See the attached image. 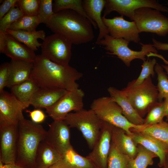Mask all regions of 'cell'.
<instances>
[{"mask_svg": "<svg viewBox=\"0 0 168 168\" xmlns=\"http://www.w3.org/2000/svg\"><path fill=\"white\" fill-rule=\"evenodd\" d=\"M31 79L41 88L64 89L71 91L79 88L76 82L83 74L68 65L58 64L41 54L36 55Z\"/></svg>", "mask_w": 168, "mask_h": 168, "instance_id": "cell-1", "label": "cell"}, {"mask_svg": "<svg viewBox=\"0 0 168 168\" xmlns=\"http://www.w3.org/2000/svg\"><path fill=\"white\" fill-rule=\"evenodd\" d=\"M46 25L54 33L62 35L74 44H86L95 38L90 21L72 10L54 13Z\"/></svg>", "mask_w": 168, "mask_h": 168, "instance_id": "cell-2", "label": "cell"}, {"mask_svg": "<svg viewBox=\"0 0 168 168\" xmlns=\"http://www.w3.org/2000/svg\"><path fill=\"white\" fill-rule=\"evenodd\" d=\"M18 138L16 163L36 168L35 158L40 142L44 139L46 131L42 125L22 119L18 124Z\"/></svg>", "mask_w": 168, "mask_h": 168, "instance_id": "cell-3", "label": "cell"}, {"mask_svg": "<svg viewBox=\"0 0 168 168\" xmlns=\"http://www.w3.org/2000/svg\"><path fill=\"white\" fill-rule=\"evenodd\" d=\"M90 107L102 121L122 129L129 135L132 133L131 129L142 126L130 123L123 115L121 108L110 96H103L94 100Z\"/></svg>", "mask_w": 168, "mask_h": 168, "instance_id": "cell-4", "label": "cell"}, {"mask_svg": "<svg viewBox=\"0 0 168 168\" xmlns=\"http://www.w3.org/2000/svg\"><path fill=\"white\" fill-rule=\"evenodd\" d=\"M122 90L142 117L158 102V91L152 82L151 76L139 85L134 86L132 82H130Z\"/></svg>", "mask_w": 168, "mask_h": 168, "instance_id": "cell-5", "label": "cell"}, {"mask_svg": "<svg viewBox=\"0 0 168 168\" xmlns=\"http://www.w3.org/2000/svg\"><path fill=\"white\" fill-rule=\"evenodd\" d=\"M64 120L70 128L82 133L89 147L92 149L100 134L102 122L91 109L70 112Z\"/></svg>", "mask_w": 168, "mask_h": 168, "instance_id": "cell-6", "label": "cell"}, {"mask_svg": "<svg viewBox=\"0 0 168 168\" xmlns=\"http://www.w3.org/2000/svg\"><path fill=\"white\" fill-rule=\"evenodd\" d=\"M129 42L123 38H114L108 34L103 39L96 40V44L104 46V49L108 51L107 53L116 55L128 67L130 66L131 62L134 59H140L144 61L146 60L145 56L150 52L157 53V50L150 44L140 43L141 50H133L128 47Z\"/></svg>", "mask_w": 168, "mask_h": 168, "instance_id": "cell-7", "label": "cell"}, {"mask_svg": "<svg viewBox=\"0 0 168 168\" xmlns=\"http://www.w3.org/2000/svg\"><path fill=\"white\" fill-rule=\"evenodd\" d=\"M139 33L151 32L164 37L168 34V18L157 10L148 7L136 10L133 21Z\"/></svg>", "mask_w": 168, "mask_h": 168, "instance_id": "cell-8", "label": "cell"}, {"mask_svg": "<svg viewBox=\"0 0 168 168\" xmlns=\"http://www.w3.org/2000/svg\"><path fill=\"white\" fill-rule=\"evenodd\" d=\"M72 43L62 35L54 33L46 37L42 43L41 54L55 63L68 65Z\"/></svg>", "mask_w": 168, "mask_h": 168, "instance_id": "cell-9", "label": "cell"}, {"mask_svg": "<svg viewBox=\"0 0 168 168\" xmlns=\"http://www.w3.org/2000/svg\"><path fill=\"white\" fill-rule=\"evenodd\" d=\"M104 14L105 17L113 11L125 16L133 21L135 12L144 7H150L160 12H168V7L156 0H106Z\"/></svg>", "mask_w": 168, "mask_h": 168, "instance_id": "cell-10", "label": "cell"}, {"mask_svg": "<svg viewBox=\"0 0 168 168\" xmlns=\"http://www.w3.org/2000/svg\"><path fill=\"white\" fill-rule=\"evenodd\" d=\"M85 94L80 89L67 91L54 105L46 110L48 115L54 120H64L70 112L83 109Z\"/></svg>", "mask_w": 168, "mask_h": 168, "instance_id": "cell-11", "label": "cell"}, {"mask_svg": "<svg viewBox=\"0 0 168 168\" xmlns=\"http://www.w3.org/2000/svg\"><path fill=\"white\" fill-rule=\"evenodd\" d=\"M18 138V124H0V160L4 164L16 163Z\"/></svg>", "mask_w": 168, "mask_h": 168, "instance_id": "cell-12", "label": "cell"}, {"mask_svg": "<svg viewBox=\"0 0 168 168\" xmlns=\"http://www.w3.org/2000/svg\"><path fill=\"white\" fill-rule=\"evenodd\" d=\"M113 125L102 122L99 135L92 150L86 156L97 168H107L111 142Z\"/></svg>", "mask_w": 168, "mask_h": 168, "instance_id": "cell-13", "label": "cell"}, {"mask_svg": "<svg viewBox=\"0 0 168 168\" xmlns=\"http://www.w3.org/2000/svg\"><path fill=\"white\" fill-rule=\"evenodd\" d=\"M123 16H116L109 19L103 16L102 19L111 37L138 43L140 40L139 33L135 23L126 20Z\"/></svg>", "mask_w": 168, "mask_h": 168, "instance_id": "cell-14", "label": "cell"}, {"mask_svg": "<svg viewBox=\"0 0 168 168\" xmlns=\"http://www.w3.org/2000/svg\"><path fill=\"white\" fill-rule=\"evenodd\" d=\"M70 128L64 120H54L46 132L44 140L62 155L72 147Z\"/></svg>", "mask_w": 168, "mask_h": 168, "instance_id": "cell-15", "label": "cell"}, {"mask_svg": "<svg viewBox=\"0 0 168 168\" xmlns=\"http://www.w3.org/2000/svg\"><path fill=\"white\" fill-rule=\"evenodd\" d=\"M24 105L11 93H0V124H18L24 118Z\"/></svg>", "mask_w": 168, "mask_h": 168, "instance_id": "cell-16", "label": "cell"}, {"mask_svg": "<svg viewBox=\"0 0 168 168\" xmlns=\"http://www.w3.org/2000/svg\"><path fill=\"white\" fill-rule=\"evenodd\" d=\"M4 37L5 45L3 54L11 60L34 62L36 57L34 51L7 33H4Z\"/></svg>", "mask_w": 168, "mask_h": 168, "instance_id": "cell-17", "label": "cell"}, {"mask_svg": "<svg viewBox=\"0 0 168 168\" xmlns=\"http://www.w3.org/2000/svg\"><path fill=\"white\" fill-rule=\"evenodd\" d=\"M107 91L110 96L121 108L123 115L130 123L137 126L143 124L144 119L134 109L122 90L110 86Z\"/></svg>", "mask_w": 168, "mask_h": 168, "instance_id": "cell-18", "label": "cell"}, {"mask_svg": "<svg viewBox=\"0 0 168 168\" xmlns=\"http://www.w3.org/2000/svg\"><path fill=\"white\" fill-rule=\"evenodd\" d=\"M131 131L132 133L129 136L135 144L141 145L155 154L159 158V166H163L168 153V147L149 136L139 132Z\"/></svg>", "mask_w": 168, "mask_h": 168, "instance_id": "cell-19", "label": "cell"}, {"mask_svg": "<svg viewBox=\"0 0 168 168\" xmlns=\"http://www.w3.org/2000/svg\"><path fill=\"white\" fill-rule=\"evenodd\" d=\"M33 62L11 60L9 63V78L7 87L12 86L30 79Z\"/></svg>", "mask_w": 168, "mask_h": 168, "instance_id": "cell-20", "label": "cell"}, {"mask_svg": "<svg viewBox=\"0 0 168 168\" xmlns=\"http://www.w3.org/2000/svg\"><path fill=\"white\" fill-rule=\"evenodd\" d=\"M67 91L62 89L40 88L34 94L30 105L36 109H46L54 105Z\"/></svg>", "mask_w": 168, "mask_h": 168, "instance_id": "cell-21", "label": "cell"}, {"mask_svg": "<svg viewBox=\"0 0 168 168\" xmlns=\"http://www.w3.org/2000/svg\"><path fill=\"white\" fill-rule=\"evenodd\" d=\"M106 2L105 0H83L86 12L90 18L96 23L99 28V33L96 40L103 39L109 34L101 16V12L105 7Z\"/></svg>", "mask_w": 168, "mask_h": 168, "instance_id": "cell-22", "label": "cell"}, {"mask_svg": "<svg viewBox=\"0 0 168 168\" xmlns=\"http://www.w3.org/2000/svg\"><path fill=\"white\" fill-rule=\"evenodd\" d=\"M62 158V155L44 139L40 143L36 152V168H49Z\"/></svg>", "mask_w": 168, "mask_h": 168, "instance_id": "cell-23", "label": "cell"}, {"mask_svg": "<svg viewBox=\"0 0 168 168\" xmlns=\"http://www.w3.org/2000/svg\"><path fill=\"white\" fill-rule=\"evenodd\" d=\"M111 142L122 152L132 159L136 156L137 145L132 138L123 130L113 126Z\"/></svg>", "mask_w": 168, "mask_h": 168, "instance_id": "cell-24", "label": "cell"}, {"mask_svg": "<svg viewBox=\"0 0 168 168\" xmlns=\"http://www.w3.org/2000/svg\"><path fill=\"white\" fill-rule=\"evenodd\" d=\"M6 33L12 35L19 42L24 43L34 51L37 50L42 45V43L38 41V39L44 40L46 37L45 33L42 30L31 32L8 29Z\"/></svg>", "mask_w": 168, "mask_h": 168, "instance_id": "cell-25", "label": "cell"}, {"mask_svg": "<svg viewBox=\"0 0 168 168\" xmlns=\"http://www.w3.org/2000/svg\"><path fill=\"white\" fill-rule=\"evenodd\" d=\"M11 88L12 94L25 106L26 108L30 105L32 96L40 88L31 79Z\"/></svg>", "mask_w": 168, "mask_h": 168, "instance_id": "cell-26", "label": "cell"}, {"mask_svg": "<svg viewBox=\"0 0 168 168\" xmlns=\"http://www.w3.org/2000/svg\"><path fill=\"white\" fill-rule=\"evenodd\" d=\"M130 131L139 132L150 136L168 147V122L164 120L157 124Z\"/></svg>", "mask_w": 168, "mask_h": 168, "instance_id": "cell-27", "label": "cell"}, {"mask_svg": "<svg viewBox=\"0 0 168 168\" xmlns=\"http://www.w3.org/2000/svg\"><path fill=\"white\" fill-rule=\"evenodd\" d=\"M54 1L53 9L54 13L64 10H73L89 20L95 29L97 28L96 23L90 18L86 12L82 0H55Z\"/></svg>", "mask_w": 168, "mask_h": 168, "instance_id": "cell-28", "label": "cell"}, {"mask_svg": "<svg viewBox=\"0 0 168 168\" xmlns=\"http://www.w3.org/2000/svg\"><path fill=\"white\" fill-rule=\"evenodd\" d=\"M62 156L70 168H97L90 159L79 155L73 147L66 152Z\"/></svg>", "mask_w": 168, "mask_h": 168, "instance_id": "cell-29", "label": "cell"}, {"mask_svg": "<svg viewBox=\"0 0 168 168\" xmlns=\"http://www.w3.org/2000/svg\"><path fill=\"white\" fill-rule=\"evenodd\" d=\"M138 151L135 157L130 159L128 168H146L153 163V158L157 156L140 145H138Z\"/></svg>", "mask_w": 168, "mask_h": 168, "instance_id": "cell-30", "label": "cell"}, {"mask_svg": "<svg viewBox=\"0 0 168 168\" xmlns=\"http://www.w3.org/2000/svg\"><path fill=\"white\" fill-rule=\"evenodd\" d=\"M130 159L111 142L107 159V168H128Z\"/></svg>", "mask_w": 168, "mask_h": 168, "instance_id": "cell-31", "label": "cell"}, {"mask_svg": "<svg viewBox=\"0 0 168 168\" xmlns=\"http://www.w3.org/2000/svg\"><path fill=\"white\" fill-rule=\"evenodd\" d=\"M37 16H30L23 15L12 24L9 29L15 30L34 31L40 24Z\"/></svg>", "mask_w": 168, "mask_h": 168, "instance_id": "cell-32", "label": "cell"}, {"mask_svg": "<svg viewBox=\"0 0 168 168\" xmlns=\"http://www.w3.org/2000/svg\"><path fill=\"white\" fill-rule=\"evenodd\" d=\"M165 117L163 101L158 102L153 105L148 112L143 127L154 125L163 121Z\"/></svg>", "mask_w": 168, "mask_h": 168, "instance_id": "cell-33", "label": "cell"}, {"mask_svg": "<svg viewBox=\"0 0 168 168\" xmlns=\"http://www.w3.org/2000/svg\"><path fill=\"white\" fill-rule=\"evenodd\" d=\"M154 70L157 76V86L158 92V102L162 101L163 99L168 97V77L161 65L156 63Z\"/></svg>", "mask_w": 168, "mask_h": 168, "instance_id": "cell-34", "label": "cell"}, {"mask_svg": "<svg viewBox=\"0 0 168 168\" xmlns=\"http://www.w3.org/2000/svg\"><path fill=\"white\" fill-rule=\"evenodd\" d=\"M23 15L18 7L12 8L0 20V33H5L11 25Z\"/></svg>", "mask_w": 168, "mask_h": 168, "instance_id": "cell-35", "label": "cell"}, {"mask_svg": "<svg viewBox=\"0 0 168 168\" xmlns=\"http://www.w3.org/2000/svg\"><path fill=\"white\" fill-rule=\"evenodd\" d=\"M156 63V60L154 58L152 59H148L143 61L141 65L142 69L138 78L132 82L134 86L141 84L150 76L153 77L155 75L154 67Z\"/></svg>", "mask_w": 168, "mask_h": 168, "instance_id": "cell-36", "label": "cell"}, {"mask_svg": "<svg viewBox=\"0 0 168 168\" xmlns=\"http://www.w3.org/2000/svg\"><path fill=\"white\" fill-rule=\"evenodd\" d=\"M40 6L37 15L40 23L47 24L54 13L53 0H40Z\"/></svg>", "mask_w": 168, "mask_h": 168, "instance_id": "cell-37", "label": "cell"}, {"mask_svg": "<svg viewBox=\"0 0 168 168\" xmlns=\"http://www.w3.org/2000/svg\"><path fill=\"white\" fill-rule=\"evenodd\" d=\"M40 0H18L17 7L24 15L34 16L38 15Z\"/></svg>", "mask_w": 168, "mask_h": 168, "instance_id": "cell-38", "label": "cell"}, {"mask_svg": "<svg viewBox=\"0 0 168 168\" xmlns=\"http://www.w3.org/2000/svg\"><path fill=\"white\" fill-rule=\"evenodd\" d=\"M9 78V63L2 64L0 67V93L7 86Z\"/></svg>", "mask_w": 168, "mask_h": 168, "instance_id": "cell-39", "label": "cell"}, {"mask_svg": "<svg viewBox=\"0 0 168 168\" xmlns=\"http://www.w3.org/2000/svg\"><path fill=\"white\" fill-rule=\"evenodd\" d=\"M18 0H5L0 7V20L12 8L17 7Z\"/></svg>", "mask_w": 168, "mask_h": 168, "instance_id": "cell-40", "label": "cell"}, {"mask_svg": "<svg viewBox=\"0 0 168 168\" xmlns=\"http://www.w3.org/2000/svg\"><path fill=\"white\" fill-rule=\"evenodd\" d=\"M26 112L29 113L31 120L36 123L40 124L43 122L46 117L44 113L40 109L32 111L27 110Z\"/></svg>", "mask_w": 168, "mask_h": 168, "instance_id": "cell-41", "label": "cell"}, {"mask_svg": "<svg viewBox=\"0 0 168 168\" xmlns=\"http://www.w3.org/2000/svg\"><path fill=\"white\" fill-rule=\"evenodd\" d=\"M153 46L158 50L168 51V43H163L153 38L152 39Z\"/></svg>", "mask_w": 168, "mask_h": 168, "instance_id": "cell-42", "label": "cell"}, {"mask_svg": "<svg viewBox=\"0 0 168 168\" xmlns=\"http://www.w3.org/2000/svg\"><path fill=\"white\" fill-rule=\"evenodd\" d=\"M49 168H70L62 159L59 161L50 166Z\"/></svg>", "mask_w": 168, "mask_h": 168, "instance_id": "cell-43", "label": "cell"}, {"mask_svg": "<svg viewBox=\"0 0 168 168\" xmlns=\"http://www.w3.org/2000/svg\"><path fill=\"white\" fill-rule=\"evenodd\" d=\"M0 168H30L15 163L13 164H4L3 166L0 167Z\"/></svg>", "mask_w": 168, "mask_h": 168, "instance_id": "cell-44", "label": "cell"}, {"mask_svg": "<svg viewBox=\"0 0 168 168\" xmlns=\"http://www.w3.org/2000/svg\"><path fill=\"white\" fill-rule=\"evenodd\" d=\"M5 45L4 33H0V52L3 53Z\"/></svg>", "mask_w": 168, "mask_h": 168, "instance_id": "cell-45", "label": "cell"}, {"mask_svg": "<svg viewBox=\"0 0 168 168\" xmlns=\"http://www.w3.org/2000/svg\"><path fill=\"white\" fill-rule=\"evenodd\" d=\"M165 117H168V97L164 99V100L163 101Z\"/></svg>", "mask_w": 168, "mask_h": 168, "instance_id": "cell-46", "label": "cell"}, {"mask_svg": "<svg viewBox=\"0 0 168 168\" xmlns=\"http://www.w3.org/2000/svg\"><path fill=\"white\" fill-rule=\"evenodd\" d=\"M163 166L164 168H168V153L166 156L165 162Z\"/></svg>", "mask_w": 168, "mask_h": 168, "instance_id": "cell-47", "label": "cell"}, {"mask_svg": "<svg viewBox=\"0 0 168 168\" xmlns=\"http://www.w3.org/2000/svg\"><path fill=\"white\" fill-rule=\"evenodd\" d=\"M161 66L166 72V74H167L168 77V65H161Z\"/></svg>", "mask_w": 168, "mask_h": 168, "instance_id": "cell-48", "label": "cell"}, {"mask_svg": "<svg viewBox=\"0 0 168 168\" xmlns=\"http://www.w3.org/2000/svg\"><path fill=\"white\" fill-rule=\"evenodd\" d=\"M166 120V121L168 122V117L167 118Z\"/></svg>", "mask_w": 168, "mask_h": 168, "instance_id": "cell-49", "label": "cell"}]
</instances>
